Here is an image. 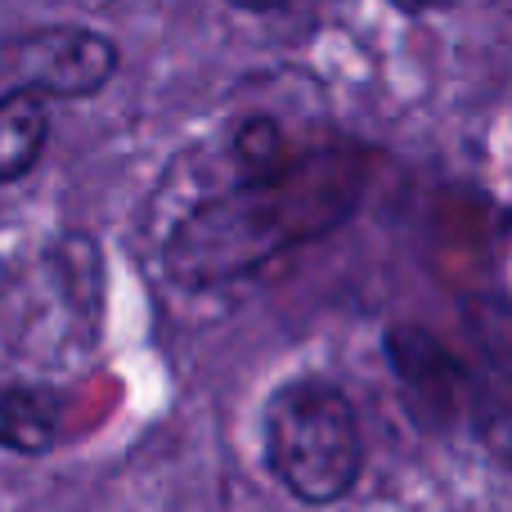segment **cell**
Returning a JSON list of instances; mask_svg holds the SVG:
<instances>
[{
	"instance_id": "3",
	"label": "cell",
	"mask_w": 512,
	"mask_h": 512,
	"mask_svg": "<svg viewBox=\"0 0 512 512\" xmlns=\"http://www.w3.org/2000/svg\"><path fill=\"white\" fill-rule=\"evenodd\" d=\"M45 135H50L45 95H36V90L0 95V180H18L36 167Z\"/></svg>"
},
{
	"instance_id": "2",
	"label": "cell",
	"mask_w": 512,
	"mask_h": 512,
	"mask_svg": "<svg viewBox=\"0 0 512 512\" xmlns=\"http://www.w3.org/2000/svg\"><path fill=\"white\" fill-rule=\"evenodd\" d=\"M18 59H23V86L45 99L95 95L117 72L113 41L81 27H45L18 36Z\"/></svg>"
},
{
	"instance_id": "6",
	"label": "cell",
	"mask_w": 512,
	"mask_h": 512,
	"mask_svg": "<svg viewBox=\"0 0 512 512\" xmlns=\"http://www.w3.org/2000/svg\"><path fill=\"white\" fill-rule=\"evenodd\" d=\"M230 5H239V9H274V5H283V0H230Z\"/></svg>"
},
{
	"instance_id": "1",
	"label": "cell",
	"mask_w": 512,
	"mask_h": 512,
	"mask_svg": "<svg viewBox=\"0 0 512 512\" xmlns=\"http://www.w3.org/2000/svg\"><path fill=\"white\" fill-rule=\"evenodd\" d=\"M265 459L297 499L333 504L360 481V423L333 387L319 382L283 387L265 418Z\"/></svg>"
},
{
	"instance_id": "5",
	"label": "cell",
	"mask_w": 512,
	"mask_h": 512,
	"mask_svg": "<svg viewBox=\"0 0 512 512\" xmlns=\"http://www.w3.org/2000/svg\"><path fill=\"white\" fill-rule=\"evenodd\" d=\"M396 9H405V14H423V9H436V5H445V0H391Z\"/></svg>"
},
{
	"instance_id": "4",
	"label": "cell",
	"mask_w": 512,
	"mask_h": 512,
	"mask_svg": "<svg viewBox=\"0 0 512 512\" xmlns=\"http://www.w3.org/2000/svg\"><path fill=\"white\" fill-rule=\"evenodd\" d=\"M9 90H27L23 59H18V36L14 41H0V95H9Z\"/></svg>"
}]
</instances>
